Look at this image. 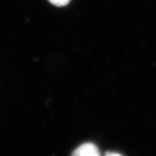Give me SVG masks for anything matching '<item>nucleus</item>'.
I'll return each mask as SVG.
<instances>
[{
	"instance_id": "1",
	"label": "nucleus",
	"mask_w": 156,
	"mask_h": 156,
	"mask_svg": "<svg viewBox=\"0 0 156 156\" xmlns=\"http://www.w3.org/2000/svg\"><path fill=\"white\" fill-rule=\"evenodd\" d=\"M75 156H98L100 155L97 147L93 143H84L73 152Z\"/></svg>"
},
{
	"instance_id": "2",
	"label": "nucleus",
	"mask_w": 156,
	"mask_h": 156,
	"mask_svg": "<svg viewBox=\"0 0 156 156\" xmlns=\"http://www.w3.org/2000/svg\"><path fill=\"white\" fill-rule=\"evenodd\" d=\"M52 5L56 6H64L68 5L69 0H49Z\"/></svg>"
},
{
	"instance_id": "3",
	"label": "nucleus",
	"mask_w": 156,
	"mask_h": 156,
	"mask_svg": "<svg viewBox=\"0 0 156 156\" xmlns=\"http://www.w3.org/2000/svg\"><path fill=\"white\" fill-rule=\"evenodd\" d=\"M106 154L107 155H120V154H117V153H107Z\"/></svg>"
}]
</instances>
